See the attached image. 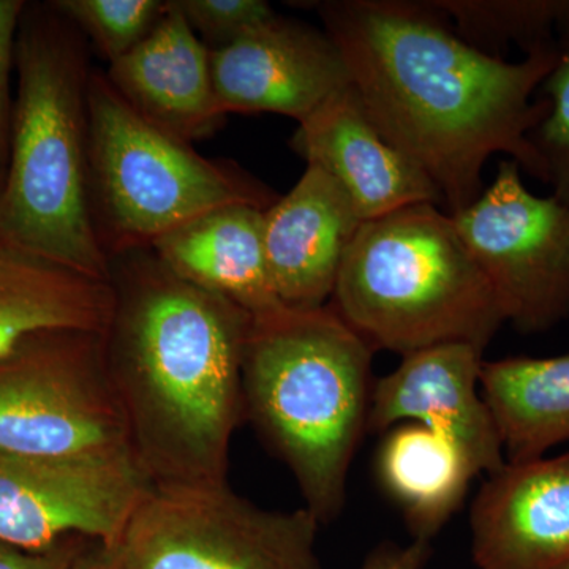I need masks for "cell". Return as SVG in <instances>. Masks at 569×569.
I'll return each mask as SVG.
<instances>
[{"label": "cell", "mask_w": 569, "mask_h": 569, "mask_svg": "<svg viewBox=\"0 0 569 569\" xmlns=\"http://www.w3.org/2000/svg\"><path fill=\"white\" fill-rule=\"evenodd\" d=\"M367 114L436 183L449 213L477 201L493 153L545 182L529 134L548 111L541 82L559 43L507 62L459 36L436 2H318Z\"/></svg>", "instance_id": "cell-1"}, {"label": "cell", "mask_w": 569, "mask_h": 569, "mask_svg": "<svg viewBox=\"0 0 569 569\" xmlns=\"http://www.w3.org/2000/svg\"><path fill=\"white\" fill-rule=\"evenodd\" d=\"M114 258L104 356L134 462L152 486L227 482L253 318L176 276L151 247Z\"/></svg>", "instance_id": "cell-2"}, {"label": "cell", "mask_w": 569, "mask_h": 569, "mask_svg": "<svg viewBox=\"0 0 569 569\" xmlns=\"http://www.w3.org/2000/svg\"><path fill=\"white\" fill-rule=\"evenodd\" d=\"M373 350L329 306L253 320L242 361L246 413L287 463L320 523L342 512L367 430Z\"/></svg>", "instance_id": "cell-3"}, {"label": "cell", "mask_w": 569, "mask_h": 569, "mask_svg": "<svg viewBox=\"0 0 569 569\" xmlns=\"http://www.w3.org/2000/svg\"><path fill=\"white\" fill-rule=\"evenodd\" d=\"M18 92L9 168L0 186V241L93 279L111 280L93 217L88 70L62 26H29L17 44Z\"/></svg>", "instance_id": "cell-4"}, {"label": "cell", "mask_w": 569, "mask_h": 569, "mask_svg": "<svg viewBox=\"0 0 569 569\" xmlns=\"http://www.w3.org/2000/svg\"><path fill=\"white\" fill-rule=\"evenodd\" d=\"M329 307L372 350L400 356L443 343L486 350L507 323L451 213L432 203L362 223Z\"/></svg>", "instance_id": "cell-5"}, {"label": "cell", "mask_w": 569, "mask_h": 569, "mask_svg": "<svg viewBox=\"0 0 569 569\" xmlns=\"http://www.w3.org/2000/svg\"><path fill=\"white\" fill-rule=\"evenodd\" d=\"M88 108L93 217L110 260L224 206L269 209L279 200L233 164L146 122L99 71L89 77Z\"/></svg>", "instance_id": "cell-6"}, {"label": "cell", "mask_w": 569, "mask_h": 569, "mask_svg": "<svg viewBox=\"0 0 569 569\" xmlns=\"http://www.w3.org/2000/svg\"><path fill=\"white\" fill-rule=\"evenodd\" d=\"M320 520L257 507L228 482L151 486L116 546L121 569H321Z\"/></svg>", "instance_id": "cell-7"}, {"label": "cell", "mask_w": 569, "mask_h": 569, "mask_svg": "<svg viewBox=\"0 0 569 569\" xmlns=\"http://www.w3.org/2000/svg\"><path fill=\"white\" fill-rule=\"evenodd\" d=\"M0 449L36 458L133 459L104 335L40 336L0 359Z\"/></svg>", "instance_id": "cell-8"}, {"label": "cell", "mask_w": 569, "mask_h": 569, "mask_svg": "<svg viewBox=\"0 0 569 569\" xmlns=\"http://www.w3.org/2000/svg\"><path fill=\"white\" fill-rule=\"evenodd\" d=\"M520 171L501 160L488 189L452 219L507 321L537 335L569 317V204L531 193Z\"/></svg>", "instance_id": "cell-9"}, {"label": "cell", "mask_w": 569, "mask_h": 569, "mask_svg": "<svg viewBox=\"0 0 569 569\" xmlns=\"http://www.w3.org/2000/svg\"><path fill=\"white\" fill-rule=\"evenodd\" d=\"M151 486L132 458H36L0 449V541L32 552L73 538L114 549Z\"/></svg>", "instance_id": "cell-10"}, {"label": "cell", "mask_w": 569, "mask_h": 569, "mask_svg": "<svg viewBox=\"0 0 569 569\" xmlns=\"http://www.w3.org/2000/svg\"><path fill=\"white\" fill-rule=\"evenodd\" d=\"M485 350L443 343L402 356V362L373 385L367 430L387 432L413 422L451 441L479 475L507 463L496 421L481 392Z\"/></svg>", "instance_id": "cell-11"}, {"label": "cell", "mask_w": 569, "mask_h": 569, "mask_svg": "<svg viewBox=\"0 0 569 569\" xmlns=\"http://www.w3.org/2000/svg\"><path fill=\"white\" fill-rule=\"evenodd\" d=\"M211 61L213 88L224 114L272 112L301 123L351 86L331 37L282 17L211 51Z\"/></svg>", "instance_id": "cell-12"}, {"label": "cell", "mask_w": 569, "mask_h": 569, "mask_svg": "<svg viewBox=\"0 0 569 569\" xmlns=\"http://www.w3.org/2000/svg\"><path fill=\"white\" fill-rule=\"evenodd\" d=\"M478 569H569V455L505 463L470 512Z\"/></svg>", "instance_id": "cell-13"}, {"label": "cell", "mask_w": 569, "mask_h": 569, "mask_svg": "<svg viewBox=\"0 0 569 569\" xmlns=\"http://www.w3.org/2000/svg\"><path fill=\"white\" fill-rule=\"evenodd\" d=\"M362 223L342 186L316 164H307L291 192L264 211L266 266L284 307L326 306Z\"/></svg>", "instance_id": "cell-14"}, {"label": "cell", "mask_w": 569, "mask_h": 569, "mask_svg": "<svg viewBox=\"0 0 569 569\" xmlns=\"http://www.w3.org/2000/svg\"><path fill=\"white\" fill-rule=\"evenodd\" d=\"M291 148L342 186L362 222L443 201L429 176L380 133L353 86L299 123Z\"/></svg>", "instance_id": "cell-15"}, {"label": "cell", "mask_w": 569, "mask_h": 569, "mask_svg": "<svg viewBox=\"0 0 569 569\" xmlns=\"http://www.w3.org/2000/svg\"><path fill=\"white\" fill-rule=\"evenodd\" d=\"M104 77L146 122L187 144L216 132L227 116L213 88L211 50L176 0H164L151 33Z\"/></svg>", "instance_id": "cell-16"}, {"label": "cell", "mask_w": 569, "mask_h": 569, "mask_svg": "<svg viewBox=\"0 0 569 569\" xmlns=\"http://www.w3.org/2000/svg\"><path fill=\"white\" fill-rule=\"evenodd\" d=\"M266 209L231 204L204 213L152 242V252L176 276L241 307L253 320L287 309L266 266Z\"/></svg>", "instance_id": "cell-17"}, {"label": "cell", "mask_w": 569, "mask_h": 569, "mask_svg": "<svg viewBox=\"0 0 569 569\" xmlns=\"http://www.w3.org/2000/svg\"><path fill=\"white\" fill-rule=\"evenodd\" d=\"M114 306L111 280L93 279L0 241V359L40 336L107 335Z\"/></svg>", "instance_id": "cell-18"}, {"label": "cell", "mask_w": 569, "mask_h": 569, "mask_svg": "<svg viewBox=\"0 0 569 569\" xmlns=\"http://www.w3.org/2000/svg\"><path fill=\"white\" fill-rule=\"evenodd\" d=\"M376 467L381 488L402 511L413 539L426 542L459 511L478 477L451 441L413 422L387 430Z\"/></svg>", "instance_id": "cell-19"}, {"label": "cell", "mask_w": 569, "mask_h": 569, "mask_svg": "<svg viewBox=\"0 0 569 569\" xmlns=\"http://www.w3.org/2000/svg\"><path fill=\"white\" fill-rule=\"evenodd\" d=\"M481 392L508 462L542 458L569 441V355L485 361Z\"/></svg>", "instance_id": "cell-20"}, {"label": "cell", "mask_w": 569, "mask_h": 569, "mask_svg": "<svg viewBox=\"0 0 569 569\" xmlns=\"http://www.w3.org/2000/svg\"><path fill=\"white\" fill-rule=\"evenodd\" d=\"M436 6L456 22L460 37L489 54L512 41L526 52L557 43L559 0H436Z\"/></svg>", "instance_id": "cell-21"}, {"label": "cell", "mask_w": 569, "mask_h": 569, "mask_svg": "<svg viewBox=\"0 0 569 569\" xmlns=\"http://www.w3.org/2000/svg\"><path fill=\"white\" fill-rule=\"evenodd\" d=\"M51 6L77 24L111 66L151 33L164 0H58Z\"/></svg>", "instance_id": "cell-22"}, {"label": "cell", "mask_w": 569, "mask_h": 569, "mask_svg": "<svg viewBox=\"0 0 569 569\" xmlns=\"http://www.w3.org/2000/svg\"><path fill=\"white\" fill-rule=\"evenodd\" d=\"M559 59L539 86L548 111L531 130L529 141L545 170L552 194L569 204V37L557 40Z\"/></svg>", "instance_id": "cell-23"}, {"label": "cell", "mask_w": 569, "mask_h": 569, "mask_svg": "<svg viewBox=\"0 0 569 569\" xmlns=\"http://www.w3.org/2000/svg\"><path fill=\"white\" fill-rule=\"evenodd\" d=\"M198 39L211 51L230 47L276 18L263 0H176Z\"/></svg>", "instance_id": "cell-24"}, {"label": "cell", "mask_w": 569, "mask_h": 569, "mask_svg": "<svg viewBox=\"0 0 569 569\" xmlns=\"http://www.w3.org/2000/svg\"><path fill=\"white\" fill-rule=\"evenodd\" d=\"M22 11L20 0H0V178L10 142V71L14 58V33ZM3 181V179H2Z\"/></svg>", "instance_id": "cell-25"}, {"label": "cell", "mask_w": 569, "mask_h": 569, "mask_svg": "<svg viewBox=\"0 0 569 569\" xmlns=\"http://www.w3.org/2000/svg\"><path fill=\"white\" fill-rule=\"evenodd\" d=\"M89 539L73 538L56 548L32 552L0 541V569H70Z\"/></svg>", "instance_id": "cell-26"}, {"label": "cell", "mask_w": 569, "mask_h": 569, "mask_svg": "<svg viewBox=\"0 0 569 569\" xmlns=\"http://www.w3.org/2000/svg\"><path fill=\"white\" fill-rule=\"evenodd\" d=\"M430 556V542L413 541L407 546L383 545L370 552L359 569H422Z\"/></svg>", "instance_id": "cell-27"}, {"label": "cell", "mask_w": 569, "mask_h": 569, "mask_svg": "<svg viewBox=\"0 0 569 569\" xmlns=\"http://www.w3.org/2000/svg\"><path fill=\"white\" fill-rule=\"evenodd\" d=\"M70 569H121L118 553L100 542H88Z\"/></svg>", "instance_id": "cell-28"}, {"label": "cell", "mask_w": 569, "mask_h": 569, "mask_svg": "<svg viewBox=\"0 0 569 569\" xmlns=\"http://www.w3.org/2000/svg\"><path fill=\"white\" fill-rule=\"evenodd\" d=\"M0 186H2V178H0Z\"/></svg>", "instance_id": "cell-29"}]
</instances>
